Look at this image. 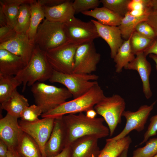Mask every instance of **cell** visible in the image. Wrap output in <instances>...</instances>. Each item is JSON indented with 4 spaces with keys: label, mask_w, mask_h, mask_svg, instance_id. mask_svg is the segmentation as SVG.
<instances>
[{
    "label": "cell",
    "mask_w": 157,
    "mask_h": 157,
    "mask_svg": "<svg viewBox=\"0 0 157 157\" xmlns=\"http://www.w3.org/2000/svg\"><path fill=\"white\" fill-rule=\"evenodd\" d=\"M97 113L94 108L90 109L86 112L85 115L88 117L93 119L96 117Z\"/></svg>",
    "instance_id": "bcb514c9"
},
{
    "label": "cell",
    "mask_w": 157,
    "mask_h": 157,
    "mask_svg": "<svg viewBox=\"0 0 157 157\" xmlns=\"http://www.w3.org/2000/svg\"><path fill=\"white\" fill-rule=\"evenodd\" d=\"M8 151L7 146L0 140V157H6Z\"/></svg>",
    "instance_id": "b9f144b4"
},
{
    "label": "cell",
    "mask_w": 157,
    "mask_h": 157,
    "mask_svg": "<svg viewBox=\"0 0 157 157\" xmlns=\"http://www.w3.org/2000/svg\"><path fill=\"white\" fill-rule=\"evenodd\" d=\"M157 101H154L150 105H142L135 112L125 110L122 115L126 120L124 129L117 135L110 139L112 140H118L126 136L134 130L138 132L142 131L144 128L148 118Z\"/></svg>",
    "instance_id": "7c38bea8"
},
{
    "label": "cell",
    "mask_w": 157,
    "mask_h": 157,
    "mask_svg": "<svg viewBox=\"0 0 157 157\" xmlns=\"http://www.w3.org/2000/svg\"><path fill=\"white\" fill-rule=\"evenodd\" d=\"M153 157H157V154Z\"/></svg>",
    "instance_id": "f907efd6"
},
{
    "label": "cell",
    "mask_w": 157,
    "mask_h": 157,
    "mask_svg": "<svg viewBox=\"0 0 157 157\" xmlns=\"http://www.w3.org/2000/svg\"><path fill=\"white\" fill-rule=\"evenodd\" d=\"M68 40L80 44L90 41L99 37L96 28L91 21L85 22L74 16L63 23Z\"/></svg>",
    "instance_id": "8fae6325"
},
{
    "label": "cell",
    "mask_w": 157,
    "mask_h": 157,
    "mask_svg": "<svg viewBox=\"0 0 157 157\" xmlns=\"http://www.w3.org/2000/svg\"><path fill=\"white\" fill-rule=\"evenodd\" d=\"M18 119L7 113L0 119V140L6 144L8 149H16L23 132Z\"/></svg>",
    "instance_id": "5bb4252c"
},
{
    "label": "cell",
    "mask_w": 157,
    "mask_h": 157,
    "mask_svg": "<svg viewBox=\"0 0 157 157\" xmlns=\"http://www.w3.org/2000/svg\"><path fill=\"white\" fill-rule=\"evenodd\" d=\"M154 40L144 37L135 31L131 36L130 44L133 52L135 55L143 52L149 47Z\"/></svg>",
    "instance_id": "4dcf8cb0"
},
{
    "label": "cell",
    "mask_w": 157,
    "mask_h": 157,
    "mask_svg": "<svg viewBox=\"0 0 157 157\" xmlns=\"http://www.w3.org/2000/svg\"><path fill=\"white\" fill-rule=\"evenodd\" d=\"M30 4H25L21 5L14 28L17 34L27 33L30 26Z\"/></svg>",
    "instance_id": "f546056e"
},
{
    "label": "cell",
    "mask_w": 157,
    "mask_h": 157,
    "mask_svg": "<svg viewBox=\"0 0 157 157\" xmlns=\"http://www.w3.org/2000/svg\"><path fill=\"white\" fill-rule=\"evenodd\" d=\"M30 23L27 34L29 40L34 43V40L41 21L45 17L43 7L37 1L30 4Z\"/></svg>",
    "instance_id": "4316f807"
},
{
    "label": "cell",
    "mask_w": 157,
    "mask_h": 157,
    "mask_svg": "<svg viewBox=\"0 0 157 157\" xmlns=\"http://www.w3.org/2000/svg\"><path fill=\"white\" fill-rule=\"evenodd\" d=\"M71 151L69 146L66 147L59 154L54 157H70Z\"/></svg>",
    "instance_id": "7bdbcfd3"
},
{
    "label": "cell",
    "mask_w": 157,
    "mask_h": 157,
    "mask_svg": "<svg viewBox=\"0 0 157 157\" xmlns=\"http://www.w3.org/2000/svg\"><path fill=\"white\" fill-rule=\"evenodd\" d=\"M73 2L65 1L60 4L51 7L42 6L47 20L64 23L71 19L75 13L72 6Z\"/></svg>",
    "instance_id": "ffe728a7"
},
{
    "label": "cell",
    "mask_w": 157,
    "mask_h": 157,
    "mask_svg": "<svg viewBox=\"0 0 157 157\" xmlns=\"http://www.w3.org/2000/svg\"><path fill=\"white\" fill-rule=\"evenodd\" d=\"M99 76L94 74L73 73L66 74L53 70L49 81L63 85L70 92L73 99L78 97L88 91L97 84Z\"/></svg>",
    "instance_id": "5b68a950"
},
{
    "label": "cell",
    "mask_w": 157,
    "mask_h": 157,
    "mask_svg": "<svg viewBox=\"0 0 157 157\" xmlns=\"http://www.w3.org/2000/svg\"><path fill=\"white\" fill-rule=\"evenodd\" d=\"M80 44L68 40L60 45L46 51L47 59L53 69L66 74L74 73L75 55Z\"/></svg>",
    "instance_id": "52a82bcc"
},
{
    "label": "cell",
    "mask_w": 157,
    "mask_h": 157,
    "mask_svg": "<svg viewBox=\"0 0 157 157\" xmlns=\"http://www.w3.org/2000/svg\"><path fill=\"white\" fill-rule=\"evenodd\" d=\"M100 58V54L97 52L93 41L81 44L75 55L74 72L91 74L96 70Z\"/></svg>",
    "instance_id": "30bf717a"
},
{
    "label": "cell",
    "mask_w": 157,
    "mask_h": 157,
    "mask_svg": "<svg viewBox=\"0 0 157 157\" xmlns=\"http://www.w3.org/2000/svg\"><path fill=\"white\" fill-rule=\"evenodd\" d=\"M157 154V138L150 139L145 145L134 150L132 157H153Z\"/></svg>",
    "instance_id": "d6a6232c"
},
{
    "label": "cell",
    "mask_w": 157,
    "mask_h": 157,
    "mask_svg": "<svg viewBox=\"0 0 157 157\" xmlns=\"http://www.w3.org/2000/svg\"><path fill=\"white\" fill-rule=\"evenodd\" d=\"M131 142L129 135L116 140L107 139L98 157H118L124 150L129 149Z\"/></svg>",
    "instance_id": "603a6c76"
},
{
    "label": "cell",
    "mask_w": 157,
    "mask_h": 157,
    "mask_svg": "<svg viewBox=\"0 0 157 157\" xmlns=\"http://www.w3.org/2000/svg\"><path fill=\"white\" fill-rule=\"evenodd\" d=\"M31 90L36 104L41 108L42 113L56 108L72 97L66 88L41 82H37L33 84Z\"/></svg>",
    "instance_id": "277c9868"
},
{
    "label": "cell",
    "mask_w": 157,
    "mask_h": 157,
    "mask_svg": "<svg viewBox=\"0 0 157 157\" xmlns=\"http://www.w3.org/2000/svg\"><path fill=\"white\" fill-rule=\"evenodd\" d=\"M22 83L11 76L0 75V102L8 99Z\"/></svg>",
    "instance_id": "f1b7e54d"
},
{
    "label": "cell",
    "mask_w": 157,
    "mask_h": 157,
    "mask_svg": "<svg viewBox=\"0 0 157 157\" xmlns=\"http://www.w3.org/2000/svg\"><path fill=\"white\" fill-rule=\"evenodd\" d=\"M149 55V57L154 60L155 63L156 69L157 71V55L151 54Z\"/></svg>",
    "instance_id": "c3c4849f"
},
{
    "label": "cell",
    "mask_w": 157,
    "mask_h": 157,
    "mask_svg": "<svg viewBox=\"0 0 157 157\" xmlns=\"http://www.w3.org/2000/svg\"><path fill=\"white\" fill-rule=\"evenodd\" d=\"M126 102L118 94L105 97L94 107L97 114L101 116L107 124L110 136L113 135L125 110Z\"/></svg>",
    "instance_id": "ba28073f"
},
{
    "label": "cell",
    "mask_w": 157,
    "mask_h": 157,
    "mask_svg": "<svg viewBox=\"0 0 157 157\" xmlns=\"http://www.w3.org/2000/svg\"><path fill=\"white\" fill-rule=\"evenodd\" d=\"M35 47L27 34H17L8 42L0 44V49L6 50L21 57L26 65L29 62Z\"/></svg>",
    "instance_id": "4fadbf2b"
},
{
    "label": "cell",
    "mask_w": 157,
    "mask_h": 157,
    "mask_svg": "<svg viewBox=\"0 0 157 157\" xmlns=\"http://www.w3.org/2000/svg\"><path fill=\"white\" fill-rule=\"evenodd\" d=\"M103 91L97 83L81 96L66 101L56 108L41 115L42 118H56L70 114L86 112L94 106L105 97Z\"/></svg>",
    "instance_id": "3957f363"
},
{
    "label": "cell",
    "mask_w": 157,
    "mask_h": 157,
    "mask_svg": "<svg viewBox=\"0 0 157 157\" xmlns=\"http://www.w3.org/2000/svg\"><path fill=\"white\" fill-rule=\"evenodd\" d=\"M66 131L63 116L55 118L50 136L45 147L46 157H54L66 147Z\"/></svg>",
    "instance_id": "9a60e30c"
},
{
    "label": "cell",
    "mask_w": 157,
    "mask_h": 157,
    "mask_svg": "<svg viewBox=\"0 0 157 157\" xmlns=\"http://www.w3.org/2000/svg\"><path fill=\"white\" fill-rule=\"evenodd\" d=\"M1 109L6 110L7 113L17 118L26 108L29 106L28 99L20 94L16 90L6 100L1 103Z\"/></svg>",
    "instance_id": "44dd1931"
},
{
    "label": "cell",
    "mask_w": 157,
    "mask_h": 157,
    "mask_svg": "<svg viewBox=\"0 0 157 157\" xmlns=\"http://www.w3.org/2000/svg\"><path fill=\"white\" fill-rule=\"evenodd\" d=\"M53 71L47 59L46 51L35 45L29 62L15 77L22 84V91L24 92L26 86H32L37 81L42 82L49 80Z\"/></svg>",
    "instance_id": "7a4b0ae2"
},
{
    "label": "cell",
    "mask_w": 157,
    "mask_h": 157,
    "mask_svg": "<svg viewBox=\"0 0 157 157\" xmlns=\"http://www.w3.org/2000/svg\"><path fill=\"white\" fill-rule=\"evenodd\" d=\"M124 69L136 70L138 72L142 83L144 95L147 99L151 98L152 93L150 88L149 77L151 71V67L143 52L137 53L135 58Z\"/></svg>",
    "instance_id": "2e32d148"
},
{
    "label": "cell",
    "mask_w": 157,
    "mask_h": 157,
    "mask_svg": "<svg viewBox=\"0 0 157 157\" xmlns=\"http://www.w3.org/2000/svg\"><path fill=\"white\" fill-rule=\"evenodd\" d=\"M150 123L144 135L142 141L139 144L142 145L148 140L149 138L156 135L157 132V115L152 116Z\"/></svg>",
    "instance_id": "8d00e7d4"
},
{
    "label": "cell",
    "mask_w": 157,
    "mask_h": 157,
    "mask_svg": "<svg viewBox=\"0 0 157 157\" xmlns=\"http://www.w3.org/2000/svg\"><path fill=\"white\" fill-rule=\"evenodd\" d=\"M63 120L66 131V147L84 136H94L99 139L110 134L108 128L104 124L105 121L102 117L90 118L82 112L63 115Z\"/></svg>",
    "instance_id": "6da1fadb"
},
{
    "label": "cell",
    "mask_w": 157,
    "mask_h": 157,
    "mask_svg": "<svg viewBox=\"0 0 157 157\" xmlns=\"http://www.w3.org/2000/svg\"><path fill=\"white\" fill-rule=\"evenodd\" d=\"M129 149L124 150L118 157H127Z\"/></svg>",
    "instance_id": "681fc988"
},
{
    "label": "cell",
    "mask_w": 157,
    "mask_h": 157,
    "mask_svg": "<svg viewBox=\"0 0 157 157\" xmlns=\"http://www.w3.org/2000/svg\"><path fill=\"white\" fill-rule=\"evenodd\" d=\"M42 113L41 108L36 105L33 104L26 108L22 112L20 117L21 120L23 121L33 122L39 119V116Z\"/></svg>",
    "instance_id": "836d02e7"
},
{
    "label": "cell",
    "mask_w": 157,
    "mask_h": 157,
    "mask_svg": "<svg viewBox=\"0 0 157 157\" xmlns=\"http://www.w3.org/2000/svg\"><path fill=\"white\" fill-rule=\"evenodd\" d=\"M146 21L153 28L157 35V10L152 9L148 14Z\"/></svg>",
    "instance_id": "f35d334b"
},
{
    "label": "cell",
    "mask_w": 157,
    "mask_h": 157,
    "mask_svg": "<svg viewBox=\"0 0 157 157\" xmlns=\"http://www.w3.org/2000/svg\"><path fill=\"white\" fill-rule=\"evenodd\" d=\"M100 3L99 0H75L72 6L75 13H82L98 7Z\"/></svg>",
    "instance_id": "e575fe53"
},
{
    "label": "cell",
    "mask_w": 157,
    "mask_h": 157,
    "mask_svg": "<svg viewBox=\"0 0 157 157\" xmlns=\"http://www.w3.org/2000/svg\"><path fill=\"white\" fill-rule=\"evenodd\" d=\"M150 6L152 10H157V0H150Z\"/></svg>",
    "instance_id": "7dc6e473"
},
{
    "label": "cell",
    "mask_w": 157,
    "mask_h": 157,
    "mask_svg": "<svg viewBox=\"0 0 157 157\" xmlns=\"http://www.w3.org/2000/svg\"><path fill=\"white\" fill-rule=\"evenodd\" d=\"M34 0H0V6L6 17L8 25L14 28L20 6L29 4Z\"/></svg>",
    "instance_id": "d4e9b609"
},
{
    "label": "cell",
    "mask_w": 157,
    "mask_h": 157,
    "mask_svg": "<svg viewBox=\"0 0 157 157\" xmlns=\"http://www.w3.org/2000/svg\"><path fill=\"white\" fill-rule=\"evenodd\" d=\"M135 31L147 38L154 40L157 38V35L151 26L146 21L138 23Z\"/></svg>",
    "instance_id": "d590c367"
},
{
    "label": "cell",
    "mask_w": 157,
    "mask_h": 157,
    "mask_svg": "<svg viewBox=\"0 0 157 157\" xmlns=\"http://www.w3.org/2000/svg\"><path fill=\"white\" fill-rule=\"evenodd\" d=\"M6 157H21L16 149H8Z\"/></svg>",
    "instance_id": "f6af8a7d"
},
{
    "label": "cell",
    "mask_w": 157,
    "mask_h": 157,
    "mask_svg": "<svg viewBox=\"0 0 157 157\" xmlns=\"http://www.w3.org/2000/svg\"><path fill=\"white\" fill-rule=\"evenodd\" d=\"M68 40L63 23L44 19L40 25L34 43L42 50L46 51L60 45Z\"/></svg>",
    "instance_id": "8992f818"
},
{
    "label": "cell",
    "mask_w": 157,
    "mask_h": 157,
    "mask_svg": "<svg viewBox=\"0 0 157 157\" xmlns=\"http://www.w3.org/2000/svg\"><path fill=\"white\" fill-rule=\"evenodd\" d=\"M99 139L95 136H87L76 140L69 146L70 157H98L101 151Z\"/></svg>",
    "instance_id": "e0dca14e"
},
{
    "label": "cell",
    "mask_w": 157,
    "mask_h": 157,
    "mask_svg": "<svg viewBox=\"0 0 157 157\" xmlns=\"http://www.w3.org/2000/svg\"><path fill=\"white\" fill-rule=\"evenodd\" d=\"M143 52L146 56L151 54L157 55V38L153 40L149 47Z\"/></svg>",
    "instance_id": "60d3db41"
},
{
    "label": "cell",
    "mask_w": 157,
    "mask_h": 157,
    "mask_svg": "<svg viewBox=\"0 0 157 157\" xmlns=\"http://www.w3.org/2000/svg\"><path fill=\"white\" fill-rule=\"evenodd\" d=\"M55 118L46 117L33 122H19L22 131L31 137L39 146L42 157H46V144L51 134Z\"/></svg>",
    "instance_id": "9c48e42d"
},
{
    "label": "cell",
    "mask_w": 157,
    "mask_h": 157,
    "mask_svg": "<svg viewBox=\"0 0 157 157\" xmlns=\"http://www.w3.org/2000/svg\"><path fill=\"white\" fill-rule=\"evenodd\" d=\"M14 28L8 25L0 27V44L6 42L12 39L17 34Z\"/></svg>",
    "instance_id": "74e56055"
},
{
    "label": "cell",
    "mask_w": 157,
    "mask_h": 157,
    "mask_svg": "<svg viewBox=\"0 0 157 157\" xmlns=\"http://www.w3.org/2000/svg\"><path fill=\"white\" fill-rule=\"evenodd\" d=\"M148 14L134 16L128 12L122 18L119 25L118 26L122 38L125 40H128L135 31L138 24L141 22L146 21Z\"/></svg>",
    "instance_id": "83f0119b"
},
{
    "label": "cell",
    "mask_w": 157,
    "mask_h": 157,
    "mask_svg": "<svg viewBox=\"0 0 157 157\" xmlns=\"http://www.w3.org/2000/svg\"><path fill=\"white\" fill-rule=\"evenodd\" d=\"M26 65L21 57L0 49V75L15 76Z\"/></svg>",
    "instance_id": "d6986e66"
},
{
    "label": "cell",
    "mask_w": 157,
    "mask_h": 157,
    "mask_svg": "<svg viewBox=\"0 0 157 157\" xmlns=\"http://www.w3.org/2000/svg\"><path fill=\"white\" fill-rule=\"evenodd\" d=\"M81 13L95 18L102 24L110 26H119L123 18L104 7H97Z\"/></svg>",
    "instance_id": "7402d4cb"
},
{
    "label": "cell",
    "mask_w": 157,
    "mask_h": 157,
    "mask_svg": "<svg viewBox=\"0 0 157 157\" xmlns=\"http://www.w3.org/2000/svg\"><path fill=\"white\" fill-rule=\"evenodd\" d=\"M103 7L123 17L129 11V5L131 0H100Z\"/></svg>",
    "instance_id": "1f68e13d"
},
{
    "label": "cell",
    "mask_w": 157,
    "mask_h": 157,
    "mask_svg": "<svg viewBox=\"0 0 157 157\" xmlns=\"http://www.w3.org/2000/svg\"><path fill=\"white\" fill-rule=\"evenodd\" d=\"M131 37V36H130ZM130 38L124 40L113 59L115 63V72L120 73L124 68L135 58L130 44Z\"/></svg>",
    "instance_id": "484cf974"
},
{
    "label": "cell",
    "mask_w": 157,
    "mask_h": 157,
    "mask_svg": "<svg viewBox=\"0 0 157 157\" xmlns=\"http://www.w3.org/2000/svg\"><path fill=\"white\" fill-rule=\"evenodd\" d=\"M16 149L21 157H42L37 143L24 132L20 137Z\"/></svg>",
    "instance_id": "cb8c5ba5"
},
{
    "label": "cell",
    "mask_w": 157,
    "mask_h": 157,
    "mask_svg": "<svg viewBox=\"0 0 157 157\" xmlns=\"http://www.w3.org/2000/svg\"><path fill=\"white\" fill-rule=\"evenodd\" d=\"M8 25L7 20L2 7L0 6V26Z\"/></svg>",
    "instance_id": "ee69618b"
},
{
    "label": "cell",
    "mask_w": 157,
    "mask_h": 157,
    "mask_svg": "<svg viewBox=\"0 0 157 157\" xmlns=\"http://www.w3.org/2000/svg\"><path fill=\"white\" fill-rule=\"evenodd\" d=\"M91 20L95 24L99 37L104 39L109 46L111 58L113 59L124 41L119 27L104 25L95 20Z\"/></svg>",
    "instance_id": "ac0fdd59"
},
{
    "label": "cell",
    "mask_w": 157,
    "mask_h": 157,
    "mask_svg": "<svg viewBox=\"0 0 157 157\" xmlns=\"http://www.w3.org/2000/svg\"><path fill=\"white\" fill-rule=\"evenodd\" d=\"M66 0H38L37 2L42 6L51 7L62 3Z\"/></svg>",
    "instance_id": "ab89813d"
}]
</instances>
